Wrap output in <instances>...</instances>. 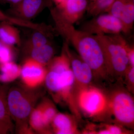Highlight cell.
Wrapping results in <instances>:
<instances>
[{
	"mask_svg": "<svg viewBox=\"0 0 134 134\" xmlns=\"http://www.w3.org/2000/svg\"><path fill=\"white\" fill-rule=\"evenodd\" d=\"M51 127L53 133L55 134L80 133L75 118L67 114L57 113L51 123Z\"/></svg>",
	"mask_w": 134,
	"mask_h": 134,
	"instance_id": "11",
	"label": "cell"
},
{
	"mask_svg": "<svg viewBox=\"0 0 134 134\" xmlns=\"http://www.w3.org/2000/svg\"><path fill=\"white\" fill-rule=\"evenodd\" d=\"M128 57L130 65L134 66V48L133 46H129L128 50Z\"/></svg>",
	"mask_w": 134,
	"mask_h": 134,
	"instance_id": "26",
	"label": "cell"
},
{
	"mask_svg": "<svg viewBox=\"0 0 134 134\" xmlns=\"http://www.w3.org/2000/svg\"><path fill=\"white\" fill-rule=\"evenodd\" d=\"M50 6L48 0H22L17 4L12 5L7 13L16 18L31 21Z\"/></svg>",
	"mask_w": 134,
	"mask_h": 134,
	"instance_id": "9",
	"label": "cell"
},
{
	"mask_svg": "<svg viewBox=\"0 0 134 134\" xmlns=\"http://www.w3.org/2000/svg\"><path fill=\"white\" fill-rule=\"evenodd\" d=\"M103 125V127L109 132V134H130L131 132L127 130L125 127L114 124L105 123Z\"/></svg>",
	"mask_w": 134,
	"mask_h": 134,
	"instance_id": "24",
	"label": "cell"
},
{
	"mask_svg": "<svg viewBox=\"0 0 134 134\" xmlns=\"http://www.w3.org/2000/svg\"><path fill=\"white\" fill-rule=\"evenodd\" d=\"M55 30L66 42L70 43L78 55L91 68L94 79L103 83L110 81L104 53L100 43L95 35L77 30L62 18L55 8L50 10Z\"/></svg>",
	"mask_w": 134,
	"mask_h": 134,
	"instance_id": "1",
	"label": "cell"
},
{
	"mask_svg": "<svg viewBox=\"0 0 134 134\" xmlns=\"http://www.w3.org/2000/svg\"><path fill=\"white\" fill-rule=\"evenodd\" d=\"M115 0H93L88 6L87 13L90 16H95L100 14L108 12Z\"/></svg>",
	"mask_w": 134,
	"mask_h": 134,
	"instance_id": "19",
	"label": "cell"
},
{
	"mask_svg": "<svg viewBox=\"0 0 134 134\" xmlns=\"http://www.w3.org/2000/svg\"><path fill=\"white\" fill-rule=\"evenodd\" d=\"M53 36V34L34 30V32L21 46L22 50L38 47L51 43L50 39Z\"/></svg>",
	"mask_w": 134,
	"mask_h": 134,
	"instance_id": "16",
	"label": "cell"
},
{
	"mask_svg": "<svg viewBox=\"0 0 134 134\" xmlns=\"http://www.w3.org/2000/svg\"><path fill=\"white\" fill-rule=\"evenodd\" d=\"M120 20L123 26V33H130L134 22V4L133 0H128L125 5Z\"/></svg>",
	"mask_w": 134,
	"mask_h": 134,
	"instance_id": "17",
	"label": "cell"
},
{
	"mask_svg": "<svg viewBox=\"0 0 134 134\" xmlns=\"http://www.w3.org/2000/svg\"><path fill=\"white\" fill-rule=\"evenodd\" d=\"M16 54L14 46L10 45L0 40V63L14 61Z\"/></svg>",
	"mask_w": 134,
	"mask_h": 134,
	"instance_id": "21",
	"label": "cell"
},
{
	"mask_svg": "<svg viewBox=\"0 0 134 134\" xmlns=\"http://www.w3.org/2000/svg\"><path fill=\"white\" fill-rule=\"evenodd\" d=\"M29 123L32 131L39 134L52 133L51 127L46 122L38 106H36L29 118Z\"/></svg>",
	"mask_w": 134,
	"mask_h": 134,
	"instance_id": "13",
	"label": "cell"
},
{
	"mask_svg": "<svg viewBox=\"0 0 134 134\" xmlns=\"http://www.w3.org/2000/svg\"><path fill=\"white\" fill-rule=\"evenodd\" d=\"M22 0H0V3H9L12 5H15L21 2Z\"/></svg>",
	"mask_w": 134,
	"mask_h": 134,
	"instance_id": "27",
	"label": "cell"
},
{
	"mask_svg": "<svg viewBox=\"0 0 134 134\" xmlns=\"http://www.w3.org/2000/svg\"><path fill=\"white\" fill-rule=\"evenodd\" d=\"M13 126L0 121V134H7L11 132Z\"/></svg>",
	"mask_w": 134,
	"mask_h": 134,
	"instance_id": "25",
	"label": "cell"
},
{
	"mask_svg": "<svg viewBox=\"0 0 134 134\" xmlns=\"http://www.w3.org/2000/svg\"><path fill=\"white\" fill-rule=\"evenodd\" d=\"M41 86L31 88L23 85L9 88L7 104L11 119L15 122L17 132L32 134L33 131L29 126V118L40 99L44 95Z\"/></svg>",
	"mask_w": 134,
	"mask_h": 134,
	"instance_id": "2",
	"label": "cell"
},
{
	"mask_svg": "<svg viewBox=\"0 0 134 134\" xmlns=\"http://www.w3.org/2000/svg\"><path fill=\"white\" fill-rule=\"evenodd\" d=\"M80 30L93 35H116L123 32V26L117 18L103 13L85 22Z\"/></svg>",
	"mask_w": 134,
	"mask_h": 134,
	"instance_id": "7",
	"label": "cell"
},
{
	"mask_svg": "<svg viewBox=\"0 0 134 134\" xmlns=\"http://www.w3.org/2000/svg\"><path fill=\"white\" fill-rule=\"evenodd\" d=\"M88 6L86 0H66L55 8L62 18L73 24L81 19Z\"/></svg>",
	"mask_w": 134,
	"mask_h": 134,
	"instance_id": "10",
	"label": "cell"
},
{
	"mask_svg": "<svg viewBox=\"0 0 134 134\" xmlns=\"http://www.w3.org/2000/svg\"><path fill=\"white\" fill-rule=\"evenodd\" d=\"M54 1L58 5V4H59V3L64 2L66 1V0H54Z\"/></svg>",
	"mask_w": 134,
	"mask_h": 134,
	"instance_id": "28",
	"label": "cell"
},
{
	"mask_svg": "<svg viewBox=\"0 0 134 134\" xmlns=\"http://www.w3.org/2000/svg\"><path fill=\"white\" fill-rule=\"evenodd\" d=\"M106 94L107 105L103 116L110 117L115 124L133 129V97L126 88L120 86L114 87Z\"/></svg>",
	"mask_w": 134,
	"mask_h": 134,
	"instance_id": "4",
	"label": "cell"
},
{
	"mask_svg": "<svg viewBox=\"0 0 134 134\" xmlns=\"http://www.w3.org/2000/svg\"><path fill=\"white\" fill-rule=\"evenodd\" d=\"M21 68L14 61L1 64L0 81L7 83L14 81L20 76Z\"/></svg>",
	"mask_w": 134,
	"mask_h": 134,
	"instance_id": "15",
	"label": "cell"
},
{
	"mask_svg": "<svg viewBox=\"0 0 134 134\" xmlns=\"http://www.w3.org/2000/svg\"><path fill=\"white\" fill-rule=\"evenodd\" d=\"M0 40L12 46H21L22 43L18 29L14 25L6 22L0 23Z\"/></svg>",
	"mask_w": 134,
	"mask_h": 134,
	"instance_id": "14",
	"label": "cell"
},
{
	"mask_svg": "<svg viewBox=\"0 0 134 134\" xmlns=\"http://www.w3.org/2000/svg\"><path fill=\"white\" fill-rule=\"evenodd\" d=\"M104 53L107 68L111 81L122 82L130 66L128 50L130 46L120 34L95 35Z\"/></svg>",
	"mask_w": 134,
	"mask_h": 134,
	"instance_id": "3",
	"label": "cell"
},
{
	"mask_svg": "<svg viewBox=\"0 0 134 134\" xmlns=\"http://www.w3.org/2000/svg\"><path fill=\"white\" fill-rule=\"evenodd\" d=\"M47 70V67L32 59L25 60L21 68L20 77L23 84L35 88L44 83Z\"/></svg>",
	"mask_w": 134,
	"mask_h": 134,
	"instance_id": "8",
	"label": "cell"
},
{
	"mask_svg": "<svg viewBox=\"0 0 134 134\" xmlns=\"http://www.w3.org/2000/svg\"><path fill=\"white\" fill-rule=\"evenodd\" d=\"M63 48L69 58L75 77L74 92L77 99L78 93L84 89L92 85L94 80L91 68L78 55L69 48V44L64 43Z\"/></svg>",
	"mask_w": 134,
	"mask_h": 134,
	"instance_id": "6",
	"label": "cell"
},
{
	"mask_svg": "<svg viewBox=\"0 0 134 134\" xmlns=\"http://www.w3.org/2000/svg\"><path fill=\"white\" fill-rule=\"evenodd\" d=\"M26 59H32L46 66L54 57L55 50L52 43H48L38 47L22 50Z\"/></svg>",
	"mask_w": 134,
	"mask_h": 134,
	"instance_id": "12",
	"label": "cell"
},
{
	"mask_svg": "<svg viewBox=\"0 0 134 134\" xmlns=\"http://www.w3.org/2000/svg\"><path fill=\"white\" fill-rule=\"evenodd\" d=\"M123 83L126 85V88L130 92L133 93L134 89V66H130L127 70L123 77Z\"/></svg>",
	"mask_w": 134,
	"mask_h": 134,
	"instance_id": "23",
	"label": "cell"
},
{
	"mask_svg": "<svg viewBox=\"0 0 134 134\" xmlns=\"http://www.w3.org/2000/svg\"><path fill=\"white\" fill-rule=\"evenodd\" d=\"M38 105L43 114L46 122L51 126L54 118L57 114V109L54 104L48 98H44Z\"/></svg>",
	"mask_w": 134,
	"mask_h": 134,
	"instance_id": "20",
	"label": "cell"
},
{
	"mask_svg": "<svg viewBox=\"0 0 134 134\" xmlns=\"http://www.w3.org/2000/svg\"><path fill=\"white\" fill-rule=\"evenodd\" d=\"M9 88L7 85L0 83V121L13 126L7 104L8 93Z\"/></svg>",
	"mask_w": 134,
	"mask_h": 134,
	"instance_id": "18",
	"label": "cell"
},
{
	"mask_svg": "<svg viewBox=\"0 0 134 134\" xmlns=\"http://www.w3.org/2000/svg\"><path fill=\"white\" fill-rule=\"evenodd\" d=\"M128 0H115L108 13L120 19L123 8Z\"/></svg>",
	"mask_w": 134,
	"mask_h": 134,
	"instance_id": "22",
	"label": "cell"
},
{
	"mask_svg": "<svg viewBox=\"0 0 134 134\" xmlns=\"http://www.w3.org/2000/svg\"><path fill=\"white\" fill-rule=\"evenodd\" d=\"M76 101L79 110L89 117L102 118L107 107L106 94L92 85L78 93Z\"/></svg>",
	"mask_w": 134,
	"mask_h": 134,
	"instance_id": "5",
	"label": "cell"
}]
</instances>
